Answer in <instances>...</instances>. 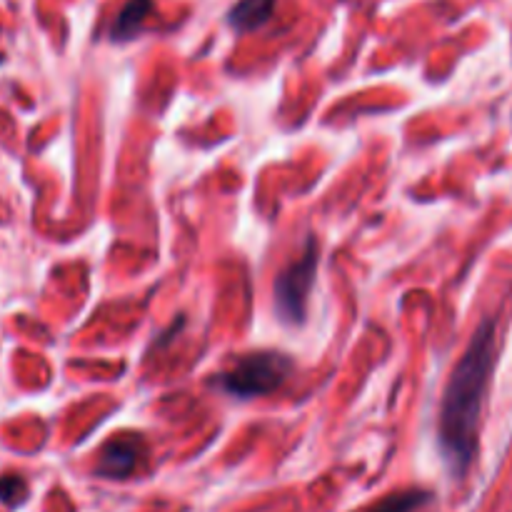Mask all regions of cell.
<instances>
[{
  "label": "cell",
  "mask_w": 512,
  "mask_h": 512,
  "mask_svg": "<svg viewBox=\"0 0 512 512\" xmlns=\"http://www.w3.org/2000/svg\"><path fill=\"white\" fill-rule=\"evenodd\" d=\"M495 320H483L445 388L440 403V450L455 478L465 475L478 450V428L495 368Z\"/></svg>",
  "instance_id": "obj_1"
},
{
  "label": "cell",
  "mask_w": 512,
  "mask_h": 512,
  "mask_svg": "<svg viewBox=\"0 0 512 512\" xmlns=\"http://www.w3.org/2000/svg\"><path fill=\"white\" fill-rule=\"evenodd\" d=\"M293 373V360L283 353H248L220 375V388L235 398H260L278 390Z\"/></svg>",
  "instance_id": "obj_2"
},
{
  "label": "cell",
  "mask_w": 512,
  "mask_h": 512,
  "mask_svg": "<svg viewBox=\"0 0 512 512\" xmlns=\"http://www.w3.org/2000/svg\"><path fill=\"white\" fill-rule=\"evenodd\" d=\"M318 260V245L315 240H308L305 253L275 280V308L285 323L298 325L305 320L310 290H313L315 273H318Z\"/></svg>",
  "instance_id": "obj_3"
},
{
  "label": "cell",
  "mask_w": 512,
  "mask_h": 512,
  "mask_svg": "<svg viewBox=\"0 0 512 512\" xmlns=\"http://www.w3.org/2000/svg\"><path fill=\"white\" fill-rule=\"evenodd\" d=\"M145 455V445L140 435L125 433L118 435V438L110 440L103 450H100L98 460V475L113 480H123L128 475L135 473L140 458Z\"/></svg>",
  "instance_id": "obj_4"
},
{
  "label": "cell",
  "mask_w": 512,
  "mask_h": 512,
  "mask_svg": "<svg viewBox=\"0 0 512 512\" xmlns=\"http://www.w3.org/2000/svg\"><path fill=\"white\" fill-rule=\"evenodd\" d=\"M273 10L275 0H240L230 8L228 23L238 33H250V30H258L260 25L268 23L273 18Z\"/></svg>",
  "instance_id": "obj_5"
},
{
  "label": "cell",
  "mask_w": 512,
  "mask_h": 512,
  "mask_svg": "<svg viewBox=\"0 0 512 512\" xmlns=\"http://www.w3.org/2000/svg\"><path fill=\"white\" fill-rule=\"evenodd\" d=\"M150 10H153V0H128V3L123 5V10L118 13V18H115L113 30H110L113 40L135 38V33H138L140 25L145 23Z\"/></svg>",
  "instance_id": "obj_6"
},
{
  "label": "cell",
  "mask_w": 512,
  "mask_h": 512,
  "mask_svg": "<svg viewBox=\"0 0 512 512\" xmlns=\"http://www.w3.org/2000/svg\"><path fill=\"white\" fill-rule=\"evenodd\" d=\"M425 500H430L428 493L408 490V493H398V495H390V498H385L373 512H413V510H418Z\"/></svg>",
  "instance_id": "obj_7"
},
{
  "label": "cell",
  "mask_w": 512,
  "mask_h": 512,
  "mask_svg": "<svg viewBox=\"0 0 512 512\" xmlns=\"http://www.w3.org/2000/svg\"><path fill=\"white\" fill-rule=\"evenodd\" d=\"M28 495V488H25V480L18 478V475H5L0 478V500L5 505H20Z\"/></svg>",
  "instance_id": "obj_8"
},
{
  "label": "cell",
  "mask_w": 512,
  "mask_h": 512,
  "mask_svg": "<svg viewBox=\"0 0 512 512\" xmlns=\"http://www.w3.org/2000/svg\"><path fill=\"white\" fill-rule=\"evenodd\" d=\"M0 65H3V55H0Z\"/></svg>",
  "instance_id": "obj_9"
}]
</instances>
